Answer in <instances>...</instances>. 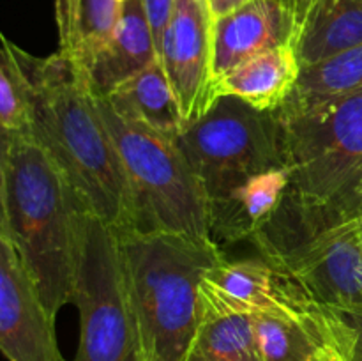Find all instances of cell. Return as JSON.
I'll use <instances>...</instances> for the list:
<instances>
[{
    "mask_svg": "<svg viewBox=\"0 0 362 361\" xmlns=\"http://www.w3.org/2000/svg\"><path fill=\"white\" fill-rule=\"evenodd\" d=\"M0 55L23 94L30 137L53 159L85 211L117 232L133 230L129 183L87 71L60 52L32 55L2 32Z\"/></svg>",
    "mask_w": 362,
    "mask_h": 361,
    "instance_id": "obj_1",
    "label": "cell"
},
{
    "mask_svg": "<svg viewBox=\"0 0 362 361\" xmlns=\"http://www.w3.org/2000/svg\"><path fill=\"white\" fill-rule=\"evenodd\" d=\"M85 207L32 137H13L6 173L7 237L53 319L73 303Z\"/></svg>",
    "mask_w": 362,
    "mask_h": 361,
    "instance_id": "obj_2",
    "label": "cell"
},
{
    "mask_svg": "<svg viewBox=\"0 0 362 361\" xmlns=\"http://www.w3.org/2000/svg\"><path fill=\"white\" fill-rule=\"evenodd\" d=\"M148 361H182L204 317L200 285L225 260L214 239L119 232Z\"/></svg>",
    "mask_w": 362,
    "mask_h": 361,
    "instance_id": "obj_3",
    "label": "cell"
},
{
    "mask_svg": "<svg viewBox=\"0 0 362 361\" xmlns=\"http://www.w3.org/2000/svg\"><path fill=\"white\" fill-rule=\"evenodd\" d=\"M359 207L310 205L286 193L251 243L317 304L362 311Z\"/></svg>",
    "mask_w": 362,
    "mask_h": 361,
    "instance_id": "obj_4",
    "label": "cell"
},
{
    "mask_svg": "<svg viewBox=\"0 0 362 361\" xmlns=\"http://www.w3.org/2000/svg\"><path fill=\"white\" fill-rule=\"evenodd\" d=\"M95 99L129 183L133 230L212 239L207 195L179 142L122 119L105 98Z\"/></svg>",
    "mask_w": 362,
    "mask_h": 361,
    "instance_id": "obj_5",
    "label": "cell"
},
{
    "mask_svg": "<svg viewBox=\"0 0 362 361\" xmlns=\"http://www.w3.org/2000/svg\"><path fill=\"white\" fill-rule=\"evenodd\" d=\"M276 117L290 170V197L310 205L359 207L362 88Z\"/></svg>",
    "mask_w": 362,
    "mask_h": 361,
    "instance_id": "obj_6",
    "label": "cell"
},
{
    "mask_svg": "<svg viewBox=\"0 0 362 361\" xmlns=\"http://www.w3.org/2000/svg\"><path fill=\"white\" fill-rule=\"evenodd\" d=\"M73 303L80 314L73 361H148L119 232L88 211L80 218Z\"/></svg>",
    "mask_w": 362,
    "mask_h": 361,
    "instance_id": "obj_7",
    "label": "cell"
},
{
    "mask_svg": "<svg viewBox=\"0 0 362 361\" xmlns=\"http://www.w3.org/2000/svg\"><path fill=\"white\" fill-rule=\"evenodd\" d=\"M177 142L209 202L255 173L286 165L276 113L260 112L233 96H219L186 124Z\"/></svg>",
    "mask_w": 362,
    "mask_h": 361,
    "instance_id": "obj_8",
    "label": "cell"
},
{
    "mask_svg": "<svg viewBox=\"0 0 362 361\" xmlns=\"http://www.w3.org/2000/svg\"><path fill=\"white\" fill-rule=\"evenodd\" d=\"M214 14L209 0H173L159 60L173 85L186 122L207 112L212 94Z\"/></svg>",
    "mask_w": 362,
    "mask_h": 361,
    "instance_id": "obj_9",
    "label": "cell"
},
{
    "mask_svg": "<svg viewBox=\"0 0 362 361\" xmlns=\"http://www.w3.org/2000/svg\"><path fill=\"white\" fill-rule=\"evenodd\" d=\"M0 353L7 361H66L39 290L9 237L0 232Z\"/></svg>",
    "mask_w": 362,
    "mask_h": 361,
    "instance_id": "obj_10",
    "label": "cell"
},
{
    "mask_svg": "<svg viewBox=\"0 0 362 361\" xmlns=\"http://www.w3.org/2000/svg\"><path fill=\"white\" fill-rule=\"evenodd\" d=\"M200 290L207 303L247 315H292L320 306L296 280L262 257L225 258L207 271Z\"/></svg>",
    "mask_w": 362,
    "mask_h": 361,
    "instance_id": "obj_11",
    "label": "cell"
},
{
    "mask_svg": "<svg viewBox=\"0 0 362 361\" xmlns=\"http://www.w3.org/2000/svg\"><path fill=\"white\" fill-rule=\"evenodd\" d=\"M299 23L274 0H251L239 9L216 18L212 52L214 81L251 57L285 45H296Z\"/></svg>",
    "mask_w": 362,
    "mask_h": 361,
    "instance_id": "obj_12",
    "label": "cell"
},
{
    "mask_svg": "<svg viewBox=\"0 0 362 361\" xmlns=\"http://www.w3.org/2000/svg\"><path fill=\"white\" fill-rule=\"evenodd\" d=\"M288 188V166H276L247 177L225 195L211 200V237L226 243L251 241L281 207Z\"/></svg>",
    "mask_w": 362,
    "mask_h": 361,
    "instance_id": "obj_13",
    "label": "cell"
},
{
    "mask_svg": "<svg viewBox=\"0 0 362 361\" xmlns=\"http://www.w3.org/2000/svg\"><path fill=\"white\" fill-rule=\"evenodd\" d=\"M156 59L158 52L144 2H124L112 39L87 69L92 92L99 98H106L113 88L144 71Z\"/></svg>",
    "mask_w": 362,
    "mask_h": 361,
    "instance_id": "obj_14",
    "label": "cell"
},
{
    "mask_svg": "<svg viewBox=\"0 0 362 361\" xmlns=\"http://www.w3.org/2000/svg\"><path fill=\"white\" fill-rule=\"evenodd\" d=\"M296 45L278 46L244 60L214 81L212 94L233 96L260 112H276L286 101L300 76Z\"/></svg>",
    "mask_w": 362,
    "mask_h": 361,
    "instance_id": "obj_15",
    "label": "cell"
},
{
    "mask_svg": "<svg viewBox=\"0 0 362 361\" xmlns=\"http://www.w3.org/2000/svg\"><path fill=\"white\" fill-rule=\"evenodd\" d=\"M105 99L122 119L141 124L170 140H179L187 124L159 59L113 88Z\"/></svg>",
    "mask_w": 362,
    "mask_h": 361,
    "instance_id": "obj_16",
    "label": "cell"
},
{
    "mask_svg": "<svg viewBox=\"0 0 362 361\" xmlns=\"http://www.w3.org/2000/svg\"><path fill=\"white\" fill-rule=\"evenodd\" d=\"M362 45V0H315L296 38L300 66L310 67Z\"/></svg>",
    "mask_w": 362,
    "mask_h": 361,
    "instance_id": "obj_17",
    "label": "cell"
},
{
    "mask_svg": "<svg viewBox=\"0 0 362 361\" xmlns=\"http://www.w3.org/2000/svg\"><path fill=\"white\" fill-rule=\"evenodd\" d=\"M120 7L117 0H55L59 52L87 71L112 39Z\"/></svg>",
    "mask_w": 362,
    "mask_h": 361,
    "instance_id": "obj_18",
    "label": "cell"
},
{
    "mask_svg": "<svg viewBox=\"0 0 362 361\" xmlns=\"http://www.w3.org/2000/svg\"><path fill=\"white\" fill-rule=\"evenodd\" d=\"M253 324L264 361H315L331 345L324 306L292 315L257 314Z\"/></svg>",
    "mask_w": 362,
    "mask_h": 361,
    "instance_id": "obj_19",
    "label": "cell"
},
{
    "mask_svg": "<svg viewBox=\"0 0 362 361\" xmlns=\"http://www.w3.org/2000/svg\"><path fill=\"white\" fill-rule=\"evenodd\" d=\"M182 361H264L253 315L204 301V317Z\"/></svg>",
    "mask_w": 362,
    "mask_h": 361,
    "instance_id": "obj_20",
    "label": "cell"
},
{
    "mask_svg": "<svg viewBox=\"0 0 362 361\" xmlns=\"http://www.w3.org/2000/svg\"><path fill=\"white\" fill-rule=\"evenodd\" d=\"M362 88V45L303 67L292 94L276 113H292Z\"/></svg>",
    "mask_w": 362,
    "mask_h": 361,
    "instance_id": "obj_21",
    "label": "cell"
},
{
    "mask_svg": "<svg viewBox=\"0 0 362 361\" xmlns=\"http://www.w3.org/2000/svg\"><path fill=\"white\" fill-rule=\"evenodd\" d=\"M0 124L13 137H30V117L23 94L0 55Z\"/></svg>",
    "mask_w": 362,
    "mask_h": 361,
    "instance_id": "obj_22",
    "label": "cell"
},
{
    "mask_svg": "<svg viewBox=\"0 0 362 361\" xmlns=\"http://www.w3.org/2000/svg\"><path fill=\"white\" fill-rule=\"evenodd\" d=\"M325 308L331 345L343 361H362V311Z\"/></svg>",
    "mask_w": 362,
    "mask_h": 361,
    "instance_id": "obj_23",
    "label": "cell"
},
{
    "mask_svg": "<svg viewBox=\"0 0 362 361\" xmlns=\"http://www.w3.org/2000/svg\"><path fill=\"white\" fill-rule=\"evenodd\" d=\"M145 7V13H147L148 23H151L152 38H154L156 52H161L163 45V35H165L166 25H168L170 16H172L173 9V0H141Z\"/></svg>",
    "mask_w": 362,
    "mask_h": 361,
    "instance_id": "obj_24",
    "label": "cell"
},
{
    "mask_svg": "<svg viewBox=\"0 0 362 361\" xmlns=\"http://www.w3.org/2000/svg\"><path fill=\"white\" fill-rule=\"evenodd\" d=\"M13 134L7 133L0 124V232L7 236L6 225V173H7V159H9V149Z\"/></svg>",
    "mask_w": 362,
    "mask_h": 361,
    "instance_id": "obj_25",
    "label": "cell"
},
{
    "mask_svg": "<svg viewBox=\"0 0 362 361\" xmlns=\"http://www.w3.org/2000/svg\"><path fill=\"white\" fill-rule=\"evenodd\" d=\"M276 4H279L281 7H285L288 13L293 14V18L297 20V23H303V20L306 18L308 11L311 9V6L315 4V0H274Z\"/></svg>",
    "mask_w": 362,
    "mask_h": 361,
    "instance_id": "obj_26",
    "label": "cell"
},
{
    "mask_svg": "<svg viewBox=\"0 0 362 361\" xmlns=\"http://www.w3.org/2000/svg\"><path fill=\"white\" fill-rule=\"evenodd\" d=\"M247 2H251V0H209L214 18L225 16V14L239 9V7H243L244 4H247Z\"/></svg>",
    "mask_w": 362,
    "mask_h": 361,
    "instance_id": "obj_27",
    "label": "cell"
},
{
    "mask_svg": "<svg viewBox=\"0 0 362 361\" xmlns=\"http://www.w3.org/2000/svg\"><path fill=\"white\" fill-rule=\"evenodd\" d=\"M315 361H343L341 357H339V354L336 353L334 347L332 345H327L325 349L320 350V354H318L317 357H315Z\"/></svg>",
    "mask_w": 362,
    "mask_h": 361,
    "instance_id": "obj_28",
    "label": "cell"
},
{
    "mask_svg": "<svg viewBox=\"0 0 362 361\" xmlns=\"http://www.w3.org/2000/svg\"><path fill=\"white\" fill-rule=\"evenodd\" d=\"M359 230H361V241H362V204L359 209Z\"/></svg>",
    "mask_w": 362,
    "mask_h": 361,
    "instance_id": "obj_29",
    "label": "cell"
},
{
    "mask_svg": "<svg viewBox=\"0 0 362 361\" xmlns=\"http://www.w3.org/2000/svg\"><path fill=\"white\" fill-rule=\"evenodd\" d=\"M357 197H359L362 200V180L359 183V186H357Z\"/></svg>",
    "mask_w": 362,
    "mask_h": 361,
    "instance_id": "obj_30",
    "label": "cell"
},
{
    "mask_svg": "<svg viewBox=\"0 0 362 361\" xmlns=\"http://www.w3.org/2000/svg\"><path fill=\"white\" fill-rule=\"evenodd\" d=\"M119 4H124V2H129V0H117Z\"/></svg>",
    "mask_w": 362,
    "mask_h": 361,
    "instance_id": "obj_31",
    "label": "cell"
}]
</instances>
